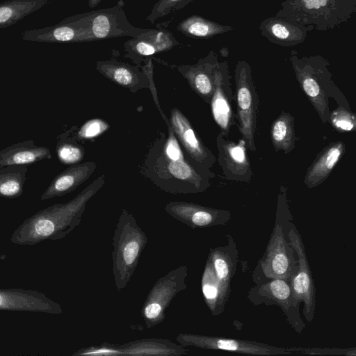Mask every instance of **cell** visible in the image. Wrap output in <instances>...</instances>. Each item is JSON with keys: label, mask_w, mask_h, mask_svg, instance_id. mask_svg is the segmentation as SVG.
Segmentation results:
<instances>
[{"label": "cell", "mask_w": 356, "mask_h": 356, "mask_svg": "<svg viewBox=\"0 0 356 356\" xmlns=\"http://www.w3.org/2000/svg\"><path fill=\"white\" fill-rule=\"evenodd\" d=\"M49 0H8L0 3V29L17 23L46 6Z\"/></svg>", "instance_id": "25"}, {"label": "cell", "mask_w": 356, "mask_h": 356, "mask_svg": "<svg viewBox=\"0 0 356 356\" xmlns=\"http://www.w3.org/2000/svg\"><path fill=\"white\" fill-rule=\"evenodd\" d=\"M164 209L172 218L192 228L213 224L220 212L195 203L182 201L169 202Z\"/></svg>", "instance_id": "20"}, {"label": "cell", "mask_w": 356, "mask_h": 356, "mask_svg": "<svg viewBox=\"0 0 356 356\" xmlns=\"http://www.w3.org/2000/svg\"><path fill=\"white\" fill-rule=\"evenodd\" d=\"M56 144V153L59 161L65 165H74L82 161L85 152L76 140L60 136Z\"/></svg>", "instance_id": "28"}, {"label": "cell", "mask_w": 356, "mask_h": 356, "mask_svg": "<svg viewBox=\"0 0 356 356\" xmlns=\"http://www.w3.org/2000/svg\"><path fill=\"white\" fill-rule=\"evenodd\" d=\"M28 171L26 165H11L0 168V196L15 199L23 193Z\"/></svg>", "instance_id": "26"}, {"label": "cell", "mask_w": 356, "mask_h": 356, "mask_svg": "<svg viewBox=\"0 0 356 356\" xmlns=\"http://www.w3.org/2000/svg\"><path fill=\"white\" fill-rule=\"evenodd\" d=\"M219 134L216 138L218 151V162L225 177L234 181L250 182L252 171L246 152V144L243 138L236 143Z\"/></svg>", "instance_id": "11"}, {"label": "cell", "mask_w": 356, "mask_h": 356, "mask_svg": "<svg viewBox=\"0 0 356 356\" xmlns=\"http://www.w3.org/2000/svg\"><path fill=\"white\" fill-rule=\"evenodd\" d=\"M89 41L121 36L136 38L148 29L133 26L119 6L77 15Z\"/></svg>", "instance_id": "7"}, {"label": "cell", "mask_w": 356, "mask_h": 356, "mask_svg": "<svg viewBox=\"0 0 356 356\" xmlns=\"http://www.w3.org/2000/svg\"><path fill=\"white\" fill-rule=\"evenodd\" d=\"M293 290L297 298L305 300V303L309 305L312 300V282L307 264H302L300 271L297 274L293 280Z\"/></svg>", "instance_id": "30"}, {"label": "cell", "mask_w": 356, "mask_h": 356, "mask_svg": "<svg viewBox=\"0 0 356 356\" xmlns=\"http://www.w3.org/2000/svg\"><path fill=\"white\" fill-rule=\"evenodd\" d=\"M147 237L132 213L122 209L113 232L111 252L113 280L118 291L131 280Z\"/></svg>", "instance_id": "2"}, {"label": "cell", "mask_w": 356, "mask_h": 356, "mask_svg": "<svg viewBox=\"0 0 356 356\" xmlns=\"http://www.w3.org/2000/svg\"><path fill=\"white\" fill-rule=\"evenodd\" d=\"M329 121L333 128L339 132L355 131L356 120L355 114L349 108L342 105L330 113Z\"/></svg>", "instance_id": "29"}, {"label": "cell", "mask_w": 356, "mask_h": 356, "mask_svg": "<svg viewBox=\"0 0 356 356\" xmlns=\"http://www.w3.org/2000/svg\"><path fill=\"white\" fill-rule=\"evenodd\" d=\"M295 119L289 113L282 111L270 127V138L276 152H291L296 146Z\"/></svg>", "instance_id": "23"}, {"label": "cell", "mask_w": 356, "mask_h": 356, "mask_svg": "<svg viewBox=\"0 0 356 356\" xmlns=\"http://www.w3.org/2000/svg\"><path fill=\"white\" fill-rule=\"evenodd\" d=\"M188 268L180 266L159 278L148 293L141 309V315L148 329L162 323L165 310L173 298L186 288Z\"/></svg>", "instance_id": "6"}, {"label": "cell", "mask_w": 356, "mask_h": 356, "mask_svg": "<svg viewBox=\"0 0 356 356\" xmlns=\"http://www.w3.org/2000/svg\"><path fill=\"white\" fill-rule=\"evenodd\" d=\"M0 310L60 314V304L42 292L19 288L0 289Z\"/></svg>", "instance_id": "12"}, {"label": "cell", "mask_w": 356, "mask_h": 356, "mask_svg": "<svg viewBox=\"0 0 356 356\" xmlns=\"http://www.w3.org/2000/svg\"><path fill=\"white\" fill-rule=\"evenodd\" d=\"M178 44L172 34L167 31L148 29L133 38L124 44L138 56H147L170 50Z\"/></svg>", "instance_id": "22"}, {"label": "cell", "mask_w": 356, "mask_h": 356, "mask_svg": "<svg viewBox=\"0 0 356 356\" xmlns=\"http://www.w3.org/2000/svg\"><path fill=\"white\" fill-rule=\"evenodd\" d=\"M169 121L192 165L202 175L213 178L211 168L215 164L216 156L196 134L187 118L177 108H173Z\"/></svg>", "instance_id": "9"}, {"label": "cell", "mask_w": 356, "mask_h": 356, "mask_svg": "<svg viewBox=\"0 0 356 356\" xmlns=\"http://www.w3.org/2000/svg\"><path fill=\"white\" fill-rule=\"evenodd\" d=\"M193 0H159L154 6L147 20L152 24L160 17H164L172 10H177Z\"/></svg>", "instance_id": "31"}, {"label": "cell", "mask_w": 356, "mask_h": 356, "mask_svg": "<svg viewBox=\"0 0 356 356\" xmlns=\"http://www.w3.org/2000/svg\"><path fill=\"white\" fill-rule=\"evenodd\" d=\"M177 341L183 346H194L206 349H220L244 353L269 355L271 349L235 339H222L195 334L180 333Z\"/></svg>", "instance_id": "17"}, {"label": "cell", "mask_w": 356, "mask_h": 356, "mask_svg": "<svg viewBox=\"0 0 356 356\" xmlns=\"http://www.w3.org/2000/svg\"><path fill=\"white\" fill-rule=\"evenodd\" d=\"M109 125L102 119H91L85 122L77 131L74 139L88 140L99 136L108 130Z\"/></svg>", "instance_id": "32"}, {"label": "cell", "mask_w": 356, "mask_h": 356, "mask_svg": "<svg viewBox=\"0 0 356 356\" xmlns=\"http://www.w3.org/2000/svg\"><path fill=\"white\" fill-rule=\"evenodd\" d=\"M104 175L95 179L72 200L42 209L26 219L10 236L16 245H33L64 238L79 226L88 201L103 187Z\"/></svg>", "instance_id": "1"}, {"label": "cell", "mask_w": 356, "mask_h": 356, "mask_svg": "<svg viewBox=\"0 0 356 356\" xmlns=\"http://www.w3.org/2000/svg\"><path fill=\"white\" fill-rule=\"evenodd\" d=\"M213 78L214 88L210 102L211 110L213 120L220 129V133L227 137L232 127L236 124V115L232 108L234 92L227 61L216 60Z\"/></svg>", "instance_id": "10"}, {"label": "cell", "mask_w": 356, "mask_h": 356, "mask_svg": "<svg viewBox=\"0 0 356 356\" xmlns=\"http://www.w3.org/2000/svg\"><path fill=\"white\" fill-rule=\"evenodd\" d=\"M236 114L238 129L246 147L256 152L255 134L257 129L259 98L254 86L252 69L245 60L238 61L234 70Z\"/></svg>", "instance_id": "5"}, {"label": "cell", "mask_w": 356, "mask_h": 356, "mask_svg": "<svg viewBox=\"0 0 356 356\" xmlns=\"http://www.w3.org/2000/svg\"><path fill=\"white\" fill-rule=\"evenodd\" d=\"M102 0H88V5L90 8H94L97 6Z\"/></svg>", "instance_id": "36"}, {"label": "cell", "mask_w": 356, "mask_h": 356, "mask_svg": "<svg viewBox=\"0 0 356 356\" xmlns=\"http://www.w3.org/2000/svg\"><path fill=\"white\" fill-rule=\"evenodd\" d=\"M51 158V152L48 147L36 146L31 140H26L0 151V168L11 165H29Z\"/></svg>", "instance_id": "21"}, {"label": "cell", "mask_w": 356, "mask_h": 356, "mask_svg": "<svg viewBox=\"0 0 356 356\" xmlns=\"http://www.w3.org/2000/svg\"><path fill=\"white\" fill-rule=\"evenodd\" d=\"M217 59L216 54L211 51L195 65L178 67L191 88L207 104H210L213 92V68Z\"/></svg>", "instance_id": "15"}, {"label": "cell", "mask_w": 356, "mask_h": 356, "mask_svg": "<svg viewBox=\"0 0 356 356\" xmlns=\"http://www.w3.org/2000/svg\"><path fill=\"white\" fill-rule=\"evenodd\" d=\"M209 258L211 261L216 277L220 285L221 289H222L223 284L225 282V281L227 280L229 277V265L222 254L217 250L211 252Z\"/></svg>", "instance_id": "33"}, {"label": "cell", "mask_w": 356, "mask_h": 356, "mask_svg": "<svg viewBox=\"0 0 356 356\" xmlns=\"http://www.w3.org/2000/svg\"><path fill=\"white\" fill-rule=\"evenodd\" d=\"M261 34L270 42L282 47H293L305 42L307 30L286 17L273 16L263 20L259 26Z\"/></svg>", "instance_id": "14"}, {"label": "cell", "mask_w": 356, "mask_h": 356, "mask_svg": "<svg viewBox=\"0 0 356 356\" xmlns=\"http://www.w3.org/2000/svg\"><path fill=\"white\" fill-rule=\"evenodd\" d=\"M291 61L300 87L307 95L323 122L329 120V97L337 89L329 71L330 62L321 55L300 58L296 50L291 51Z\"/></svg>", "instance_id": "4"}, {"label": "cell", "mask_w": 356, "mask_h": 356, "mask_svg": "<svg viewBox=\"0 0 356 356\" xmlns=\"http://www.w3.org/2000/svg\"><path fill=\"white\" fill-rule=\"evenodd\" d=\"M346 151L342 141H337L325 147L316 157L307 169L304 183L308 188L322 184L330 175Z\"/></svg>", "instance_id": "19"}, {"label": "cell", "mask_w": 356, "mask_h": 356, "mask_svg": "<svg viewBox=\"0 0 356 356\" xmlns=\"http://www.w3.org/2000/svg\"><path fill=\"white\" fill-rule=\"evenodd\" d=\"M97 70L115 83L135 92L142 88H149V81L145 71L117 60H104L97 63Z\"/></svg>", "instance_id": "18"}, {"label": "cell", "mask_w": 356, "mask_h": 356, "mask_svg": "<svg viewBox=\"0 0 356 356\" xmlns=\"http://www.w3.org/2000/svg\"><path fill=\"white\" fill-rule=\"evenodd\" d=\"M356 12V0H285L275 16L291 19L307 31L334 29Z\"/></svg>", "instance_id": "3"}, {"label": "cell", "mask_w": 356, "mask_h": 356, "mask_svg": "<svg viewBox=\"0 0 356 356\" xmlns=\"http://www.w3.org/2000/svg\"><path fill=\"white\" fill-rule=\"evenodd\" d=\"M25 40L43 42H88L87 31L77 15L65 18L58 24L42 29L26 30L22 34Z\"/></svg>", "instance_id": "13"}, {"label": "cell", "mask_w": 356, "mask_h": 356, "mask_svg": "<svg viewBox=\"0 0 356 356\" xmlns=\"http://www.w3.org/2000/svg\"><path fill=\"white\" fill-rule=\"evenodd\" d=\"M96 168L97 163L92 161L71 165L52 180L40 200L61 197L72 192L92 175Z\"/></svg>", "instance_id": "16"}, {"label": "cell", "mask_w": 356, "mask_h": 356, "mask_svg": "<svg viewBox=\"0 0 356 356\" xmlns=\"http://www.w3.org/2000/svg\"><path fill=\"white\" fill-rule=\"evenodd\" d=\"M177 29L188 37L209 38L233 31L234 28L220 24L200 15H191L182 20Z\"/></svg>", "instance_id": "24"}, {"label": "cell", "mask_w": 356, "mask_h": 356, "mask_svg": "<svg viewBox=\"0 0 356 356\" xmlns=\"http://www.w3.org/2000/svg\"><path fill=\"white\" fill-rule=\"evenodd\" d=\"M188 350L170 340L163 339H137L123 344L102 343L76 350L73 356L102 355H182Z\"/></svg>", "instance_id": "8"}, {"label": "cell", "mask_w": 356, "mask_h": 356, "mask_svg": "<svg viewBox=\"0 0 356 356\" xmlns=\"http://www.w3.org/2000/svg\"><path fill=\"white\" fill-rule=\"evenodd\" d=\"M289 265V261L287 256L280 250L275 252L270 258V269L275 275L282 276L286 274Z\"/></svg>", "instance_id": "34"}, {"label": "cell", "mask_w": 356, "mask_h": 356, "mask_svg": "<svg viewBox=\"0 0 356 356\" xmlns=\"http://www.w3.org/2000/svg\"><path fill=\"white\" fill-rule=\"evenodd\" d=\"M202 291L205 302L211 312H214L222 293L209 258L202 277Z\"/></svg>", "instance_id": "27"}, {"label": "cell", "mask_w": 356, "mask_h": 356, "mask_svg": "<svg viewBox=\"0 0 356 356\" xmlns=\"http://www.w3.org/2000/svg\"><path fill=\"white\" fill-rule=\"evenodd\" d=\"M270 290L275 298L281 300H286L291 293L289 285L280 279L274 280L270 283Z\"/></svg>", "instance_id": "35"}]
</instances>
